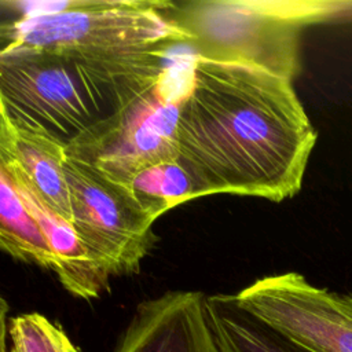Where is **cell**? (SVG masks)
Returning <instances> with one entry per match:
<instances>
[{
  "instance_id": "30bf717a",
  "label": "cell",
  "mask_w": 352,
  "mask_h": 352,
  "mask_svg": "<svg viewBox=\"0 0 352 352\" xmlns=\"http://www.w3.org/2000/svg\"><path fill=\"white\" fill-rule=\"evenodd\" d=\"M8 173L48 241L56 261L55 275L63 289L81 300L99 298L109 290L110 278L95 265L73 223L44 204L23 179Z\"/></svg>"
},
{
  "instance_id": "7c38bea8",
  "label": "cell",
  "mask_w": 352,
  "mask_h": 352,
  "mask_svg": "<svg viewBox=\"0 0 352 352\" xmlns=\"http://www.w3.org/2000/svg\"><path fill=\"white\" fill-rule=\"evenodd\" d=\"M0 248L15 260L55 272L48 241L10 173L0 166Z\"/></svg>"
},
{
  "instance_id": "9c48e42d",
  "label": "cell",
  "mask_w": 352,
  "mask_h": 352,
  "mask_svg": "<svg viewBox=\"0 0 352 352\" xmlns=\"http://www.w3.org/2000/svg\"><path fill=\"white\" fill-rule=\"evenodd\" d=\"M66 144L14 125L0 114V165L23 179L52 210L73 220Z\"/></svg>"
},
{
  "instance_id": "8fae6325",
  "label": "cell",
  "mask_w": 352,
  "mask_h": 352,
  "mask_svg": "<svg viewBox=\"0 0 352 352\" xmlns=\"http://www.w3.org/2000/svg\"><path fill=\"white\" fill-rule=\"evenodd\" d=\"M206 309L220 352H308L243 311L234 296H206Z\"/></svg>"
},
{
  "instance_id": "6da1fadb",
  "label": "cell",
  "mask_w": 352,
  "mask_h": 352,
  "mask_svg": "<svg viewBox=\"0 0 352 352\" xmlns=\"http://www.w3.org/2000/svg\"><path fill=\"white\" fill-rule=\"evenodd\" d=\"M316 138L293 80L249 63L191 59L177 146L199 198L294 197Z\"/></svg>"
},
{
  "instance_id": "277c9868",
  "label": "cell",
  "mask_w": 352,
  "mask_h": 352,
  "mask_svg": "<svg viewBox=\"0 0 352 352\" xmlns=\"http://www.w3.org/2000/svg\"><path fill=\"white\" fill-rule=\"evenodd\" d=\"M0 114L14 125L66 146L110 116L98 89L62 52H0Z\"/></svg>"
},
{
  "instance_id": "8992f818",
  "label": "cell",
  "mask_w": 352,
  "mask_h": 352,
  "mask_svg": "<svg viewBox=\"0 0 352 352\" xmlns=\"http://www.w3.org/2000/svg\"><path fill=\"white\" fill-rule=\"evenodd\" d=\"M73 226L95 265L107 276L139 272L155 242V219L144 213L129 192L87 166L66 162Z\"/></svg>"
},
{
  "instance_id": "4fadbf2b",
  "label": "cell",
  "mask_w": 352,
  "mask_h": 352,
  "mask_svg": "<svg viewBox=\"0 0 352 352\" xmlns=\"http://www.w3.org/2000/svg\"><path fill=\"white\" fill-rule=\"evenodd\" d=\"M125 190L135 204L155 220L182 202L199 198L191 175L179 158L140 170Z\"/></svg>"
},
{
  "instance_id": "3957f363",
  "label": "cell",
  "mask_w": 352,
  "mask_h": 352,
  "mask_svg": "<svg viewBox=\"0 0 352 352\" xmlns=\"http://www.w3.org/2000/svg\"><path fill=\"white\" fill-rule=\"evenodd\" d=\"M316 1L197 0L176 3L172 16L197 55L249 63L294 80L301 30L333 12Z\"/></svg>"
},
{
  "instance_id": "ba28073f",
  "label": "cell",
  "mask_w": 352,
  "mask_h": 352,
  "mask_svg": "<svg viewBox=\"0 0 352 352\" xmlns=\"http://www.w3.org/2000/svg\"><path fill=\"white\" fill-rule=\"evenodd\" d=\"M114 352H220L209 323L206 296L172 290L142 301Z\"/></svg>"
},
{
  "instance_id": "5bb4252c",
  "label": "cell",
  "mask_w": 352,
  "mask_h": 352,
  "mask_svg": "<svg viewBox=\"0 0 352 352\" xmlns=\"http://www.w3.org/2000/svg\"><path fill=\"white\" fill-rule=\"evenodd\" d=\"M1 352H81L59 323L38 312H26L3 320Z\"/></svg>"
},
{
  "instance_id": "7a4b0ae2",
  "label": "cell",
  "mask_w": 352,
  "mask_h": 352,
  "mask_svg": "<svg viewBox=\"0 0 352 352\" xmlns=\"http://www.w3.org/2000/svg\"><path fill=\"white\" fill-rule=\"evenodd\" d=\"M19 16L1 25L3 50L34 48L85 54L190 44L172 11L157 0H1Z\"/></svg>"
},
{
  "instance_id": "52a82bcc",
  "label": "cell",
  "mask_w": 352,
  "mask_h": 352,
  "mask_svg": "<svg viewBox=\"0 0 352 352\" xmlns=\"http://www.w3.org/2000/svg\"><path fill=\"white\" fill-rule=\"evenodd\" d=\"M235 302L308 352H352V294L311 285L298 272L257 279Z\"/></svg>"
},
{
  "instance_id": "5b68a950",
  "label": "cell",
  "mask_w": 352,
  "mask_h": 352,
  "mask_svg": "<svg viewBox=\"0 0 352 352\" xmlns=\"http://www.w3.org/2000/svg\"><path fill=\"white\" fill-rule=\"evenodd\" d=\"M161 81L125 109L98 121L66 146L67 157L122 188L143 169L177 160V124L188 77Z\"/></svg>"
}]
</instances>
